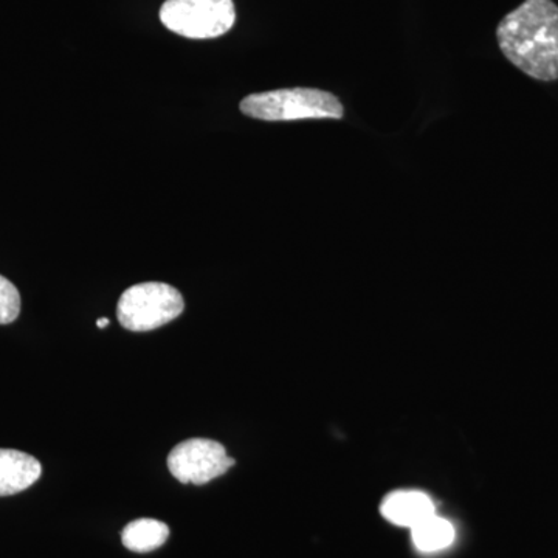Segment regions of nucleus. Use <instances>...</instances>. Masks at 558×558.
<instances>
[{
    "mask_svg": "<svg viewBox=\"0 0 558 558\" xmlns=\"http://www.w3.org/2000/svg\"><path fill=\"white\" fill-rule=\"evenodd\" d=\"M499 49L517 69L538 81L558 80V7L526 0L497 28Z\"/></svg>",
    "mask_w": 558,
    "mask_h": 558,
    "instance_id": "obj_1",
    "label": "nucleus"
},
{
    "mask_svg": "<svg viewBox=\"0 0 558 558\" xmlns=\"http://www.w3.org/2000/svg\"><path fill=\"white\" fill-rule=\"evenodd\" d=\"M241 112L260 121L340 120L344 108L330 92L293 87L253 94L240 105Z\"/></svg>",
    "mask_w": 558,
    "mask_h": 558,
    "instance_id": "obj_2",
    "label": "nucleus"
},
{
    "mask_svg": "<svg viewBox=\"0 0 558 558\" xmlns=\"http://www.w3.org/2000/svg\"><path fill=\"white\" fill-rule=\"evenodd\" d=\"M185 311V301L178 289L165 282H142L120 296L117 317L124 329L149 332L168 325Z\"/></svg>",
    "mask_w": 558,
    "mask_h": 558,
    "instance_id": "obj_3",
    "label": "nucleus"
},
{
    "mask_svg": "<svg viewBox=\"0 0 558 558\" xmlns=\"http://www.w3.org/2000/svg\"><path fill=\"white\" fill-rule=\"evenodd\" d=\"M160 21L168 31L189 39L226 35L236 22L233 0H167Z\"/></svg>",
    "mask_w": 558,
    "mask_h": 558,
    "instance_id": "obj_4",
    "label": "nucleus"
},
{
    "mask_svg": "<svg viewBox=\"0 0 558 558\" xmlns=\"http://www.w3.org/2000/svg\"><path fill=\"white\" fill-rule=\"evenodd\" d=\"M236 464L222 444L211 439H189L180 442L168 457V468L179 483L204 486L226 475Z\"/></svg>",
    "mask_w": 558,
    "mask_h": 558,
    "instance_id": "obj_5",
    "label": "nucleus"
},
{
    "mask_svg": "<svg viewBox=\"0 0 558 558\" xmlns=\"http://www.w3.org/2000/svg\"><path fill=\"white\" fill-rule=\"evenodd\" d=\"M380 513L389 523L413 529L428 517L435 515V502L424 492L398 490L381 501Z\"/></svg>",
    "mask_w": 558,
    "mask_h": 558,
    "instance_id": "obj_6",
    "label": "nucleus"
},
{
    "mask_svg": "<svg viewBox=\"0 0 558 558\" xmlns=\"http://www.w3.org/2000/svg\"><path fill=\"white\" fill-rule=\"evenodd\" d=\"M38 459L20 450L0 449V497L20 494L40 478Z\"/></svg>",
    "mask_w": 558,
    "mask_h": 558,
    "instance_id": "obj_7",
    "label": "nucleus"
},
{
    "mask_svg": "<svg viewBox=\"0 0 558 558\" xmlns=\"http://www.w3.org/2000/svg\"><path fill=\"white\" fill-rule=\"evenodd\" d=\"M170 537V527L159 520L131 521L121 532V542L132 553L145 554L159 549Z\"/></svg>",
    "mask_w": 558,
    "mask_h": 558,
    "instance_id": "obj_8",
    "label": "nucleus"
},
{
    "mask_svg": "<svg viewBox=\"0 0 558 558\" xmlns=\"http://www.w3.org/2000/svg\"><path fill=\"white\" fill-rule=\"evenodd\" d=\"M411 538L421 553L432 554L447 549L454 542V527L450 521L432 515L411 529Z\"/></svg>",
    "mask_w": 558,
    "mask_h": 558,
    "instance_id": "obj_9",
    "label": "nucleus"
},
{
    "mask_svg": "<svg viewBox=\"0 0 558 558\" xmlns=\"http://www.w3.org/2000/svg\"><path fill=\"white\" fill-rule=\"evenodd\" d=\"M21 314L20 290L0 275V325H10Z\"/></svg>",
    "mask_w": 558,
    "mask_h": 558,
    "instance_id": "obj_10",
    "label": "nucleus"
},
{
    "mask_svg": "<svg viewBox=\"0 0 558 558\" xmlns=\"http://www.w3.org/2000/svg\"><path fill=\"white\" fill-rule=\"evenodd\" d=\"M109 326V319L108 318H100L97 322V328L105 329Z\"/></svg>",
    "mask_w": 558,
    "mask_h": 558,
    "instance_id": "obj_11",
    "label": "nucleus"
}]
</instances>
